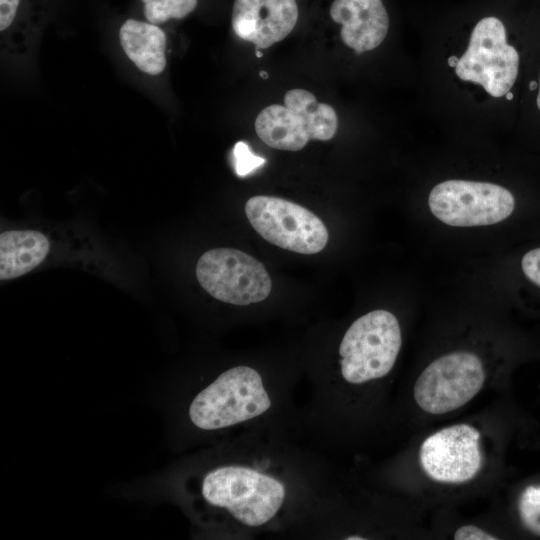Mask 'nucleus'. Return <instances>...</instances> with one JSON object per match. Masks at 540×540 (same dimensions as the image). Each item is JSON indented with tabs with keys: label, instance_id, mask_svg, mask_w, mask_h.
<instances>
[{
	"label": "nucleus",
	"instance_id": "nucleus-1",
	"mask_svg": "<svg viewBox=\"0 0 540 540\" xmlns=\"http://www.w3.org/2000/svg\"><path fill=\"white\" fill-rule=\"evenodd\" d=\"M275 456L245 450L240 459L210 469L200 484L205 503L244 531L269 529L286 520L299 491L298 475L289 461Z\"/></svg>",
	"mask_w": 540,
	"mask_h": 540
},
{
	"label": "nucleus",
	"instance_id": "nucleus-2",
	"mask_svg": "<svg viewBox=\"0 0 540 540\" xmlns=\"http://www.w3.org/2000/svg\"><path fill=\"white\" fill-rule=\"evenodd\" d=\"M279 402L277 385L249 365L233 366L219 374L192 399L190 422L202 431H219L259 422Z\"/></svg>",
	"mask_w": 540,
	"mask_h": 540
},
{
	"label": "nucleus",
	"instance_id": "nucleus-3",
	"mask_svg": "<svg viewBox=\"0 0 540 540\" xmlns=\"http://www.w3.org/2000/svg\"><path fill=\"white\" fill-rule=\"evenodd\" d=\"M401 345V329L393 313L378 309L360 316L339 345L340 377L351 386L385 377L394 367Z\"/></svg>",
	"mask_w": 540,
	"mask_h": 540
},
{
	"label": "nucleus",
	"instance_id": "nucleus-4",
	"mask_svg": "<svg viewBox=\"0 0 540 540\" xmlns=\"http://www.w3.org/2000/svg\"><path fill=\"white\" fill-rule=\"evenodd\" d=\"M337 127L334 108L304 89L289 90L284 105L264 108L255 120V131L266 145L287 151L301 150L309 140H330Z\"/></svg>",
	"mask_w": 540,
	"mask_h": 540
},
{
	"label": "nucleus",
	"instance_id": "nucleus-5",
	"mask_svg": "<svg viewBox=\"0 0 540 540\" xmlns=\"http://www.w3.org/2000/svg\"><path fill=\"white\" fill-rule=\"evenodd\" d=\"M485 379L484 365L476 354L454 351L425 367L414 384L413 396L424 412L443 415L471 401Z\"/></svg>",
	"mask_w": 540,
	"mask_h": 540
},
{
	"label": "nucleus",
	"instance_id": "nucleus-6",
	"mask_svg": "<svg viewBox=\"0 0 540 540\" xmlns=\"http://www.w3.org/2000/svg\"><path fill=\"white\" fill-rule=\"evenodd\" d=\"M431 213L454 227H476L499 223L514 211L513 194L489 182L451 179L435 185L428 197Z\"/></svg>",
	"mask_w": 540,
	"mask_h": 540
},
{
	"label": "nucleus",
	"instance_id": "nucleus-7",
	"mask_svg": "<svg viewBox=\"0 0 540 540\" xmlns=\"http://www.w3.org/2000/svg\"><path fill=\"white\" fill-rule=\"evenodd\" d=\"M245 213L254 230L280 248L316 254L327 245L329 233L323 221L294 202L274 196H254L246 202Z\"/></svg>",
	"mask_w": 540,
	"mask_h": 540
},
{
	"label": "nucleus",
	"instance_id": "nucleus-8",
	"mask_svg": "<svg viewBox=\"0 0 540 540\" xmlns=\"http://www.w3.org/2000/svg\"><path fill=\"white\" fill-rule=\"evenodd\" d=\"M518 70L519 54L507 43L505 26L496 17H485L475 25L455 66L461 80L480 84L495 98L510 92Z\"/></svg>",
	"mask_w": 540,
	"mask_h": 540
},
{
	"label": "nucleus",
	"instance_id": "nucleus-9",
	"mask_svg": "<svg viewBox=\"0 0 540 540\" xmlns=\"http://www.w3.org/2000/svg\"><path fill=\"white\" fill-rule=\"evenodd\" d=\"M196 277L215 299L239 306L265 300L272 288L264 265L237 249H211L199 258Z\"/></svg>",
	"mask_w": 540,
	"mask_h": 540
},
{
	"label": "nucleus",
	"instance_id": "nucleus-10",
	"mask_svg": "<svg viewBox=\"0 0 540 540\" xmlns=\"http://www.w3.org/2000/svg\"><path fill=\"white\" fill-rule=\"evenodd\" d=\"M419 461L434 481L460 484L473 479L482 465L480 432L459 423L429 435L419 449Z\"/></svg>",
	"mask_w": 540,
	"mask_h": 540
},
{
	"label": "nucleus",
	"instance_id": "nucleus-11",
	"mask_svg": "<svg viewBox=\"0 0 540 540\" xmlns=\"http://www.w3.org/2000/svg\"><path fill=\"white\" fill-rule=\"evenodd\" d=\"M298 15L296 0H235L231 23L238 37L265 49L290 34Z\"/></svg>",
	"mask_w": 540,
	"mask_h": 540
},
{
	"label": "nucleus",
	"instance_id": "nucleus-12",
	"mask_svg": "<svg viewBox=\"0 0 540 540\" xmlns=\"http://www.w3.org/2000/svg\"><path fill=\"white\" fill-rule=\"evenodd\" d=\"M330 16L341 25L343 43L357 53L377 48L389 29L382 0H334Z\"/></svg>",
	"mask_w": 540,
	"mask_h": 540
},
{
	"label": "nucleus",
	"instance_id": "nucleus-13",
	"mask_svg": "<svg viewBox=\"0 0 540 540\" xmlns=\"http://www.w3.org/2000/svg\"><path fill=\"white\" fill-rule=\"evenodd\" d=\"M120 45L126 56L142 72L158 75L166 67V35L156 24L126 20L119 30Z\"/></svg>",
	"mask_w": 540,
	"mask_h": 540
},
{
	"label": "nucleus",
	"instance_id": "nucleus-14",
	"mask_svg": "<svg viewBox=\"0 0 540 540\" xmlns=\"http://www.w3.org/2000/svg\"><path fill=\"white\" fill-rule=\"evenodd\" d=\"M50 249L48 239L35 230H10L0 235V279L22 276L36 268Z\"/></svg>",
	"mask_w": 540,
	"mask_h": 540
},
{
	"label": "nucleus",
	"instance_id": "nucleus-15",
	"mask_svg": "<svg viewBox=\"0 0 540 540\" xmlns=\"http://www.w3.org/2000/svg\"><path fill=\"white\" fill-rule=\"evenodd\" d=\"M144 3V14L148 22L160 24L169 19H181L190 14L197 6L198 0H141Z\"/></svg>",
	"mask_w": 540,
	"mask_h": 540
},
{
	"label": "nucleus",
	"instance_id": "nucleus-16",
	"mask_svg": "<svg viewBox=\"0 0 540 540\" xmlns=\"http://www.w3.org/2000/svg\"><path fill=\"white\" fill-rule=\"evenodd\" d=\"M518 512L525 527L540 535V483L529 485L521 492Z\"/></svg>",
	"mask_w": 540,
	"mask_h": 540
},
{
	"label": "nucleus",
	"instance_id": "nucleus-17",
	"mask_svg": "<svg viewBox=\"0 0 540 540\" xmlns=\"http://www.w3.org/2000/svg\"><path fill=\"white\" fill-rule=\"evenodd\" d=\"M236 174L244 177L261 167L266 160L254 154L246 142L239 141L233 149Z\"/></svg>",
	"mask_w": 540,
	"mask_h": 540
},
{
	"label": "nucleus",
	"instance_id": "nucleus-18",
	"mask_svg": "<svg viewBox=\"0 0 540 540\" xmlns=\"http://www.w3.org/2000/svg\"><path fill=\"white\" fill-rule=\"evenodd\" d=\"M521 269L525 277L540 287V247L529 250L521 259Z\"/></svg>",
	"mask_w": 540,
	"mask_h": 540
},
{
	"label": "nucleus",
	"instance_id": "nucleus-19",
	"mask_svg": "<svg viewBox=\"0 0 540 540\" xmlns=\"http://www.w3.org/2000/svg\"><path fill=\"white\" fill-rule=\"evenodd\" d=\"M21 0H0V31L3 34L13 24Z\"/></svg>",
	"mask_w": 540,
	"mask_h": 540
},
{
	"label": "nucleus",
	"instance_id": "nucleus-20",
	"mask_svg": "<svg viewBox=\"0 0 540 540\" xmlns=\"http://www.w3.org/2000/svg\"><path fill=\"white\" fill-rule=\"evenodd\" d=\"M455 540H494L493 534L475 525H464L459 527L454 533Z\"/></svg>",
	"mask_w": 540,
	"mask_h": 540
},
{
	"label": "nucleus",
	"instance_id": "nucleus-21",
	"mask_svg": "<svg viewBox=\"0 0 540 540\" xmlns=\"http://www.w3.org/2000/svg\"><path fill=\"white\" fill-rule=\"evenodd\" d=\"M458 59H459V58L456 57V56H450V57L448 58V60H447V61H448V65L451 66V67H453V68H455V66H456V64H457V62H458Z\"/></svg>",
	"mask_w": 540,
	"mask_h": 540
},
{
	"label": "nucleus",
	"instance_id": "nucleus-22",
	"mask_svg": "<svg viewBox=\"0 0 540 540\" xmlns=\"http://www.w3.org/2000/svg\"><path fill=\"white\" fill-rule=\"evenodd\" d=\"M536 103H537V107L540 110V75H539V90H538V94H537V98H536Z\"/></svg>",
	"mask_w": 540,
	"mask_h": 540
},
{
	"label": "nucleus",
	"instance_id": "nucleus-23",
	"mask_svg": "<svg viewBox=\"0 0 540 540\" xmlns=\"http://www.w3.org/2000/svg\"><path fill=\"white\" fill-rule=\"evenodd\" d=\"M260 75H261V77H262L263 79H266V78L268 77V74H267L266 72H264V71H261V72H260Z\"/></svg>",
	"mask_w": 540,
	"mask_h": 540
},
{
	"label": "nucleus",
	"instance_id": "nucleus-24",
	"mask_svg": "<svg viewBox=\"0 0 540 540\" xmlns=\"http://www.w3.org/2000/svg\"><path fill=\"white\" fill-rule=\"evenodd\" d=\"M505 97H506L508 100H510V99L513 98V94H512L511 92H508V93L505 95Z\"/></svg>",
	"mask_w": 540,
	"mask_h": 540
},
{
	"label": "nucleus",
	"instance_id": "nucleus-25",
	"mask_svg": "<svg viewBox=\"0 0 540 540\" xmlns=\"http://www.w3.org/2000/svg\"><path fill=\"white\" fill-rule=\"evenodd\" d=\"M256 56H257V57H261V56H262V53H260V51H256Z\"/></svg>",
	"mask_w": 540,
	"mask_h": 540
}]
</instances>
